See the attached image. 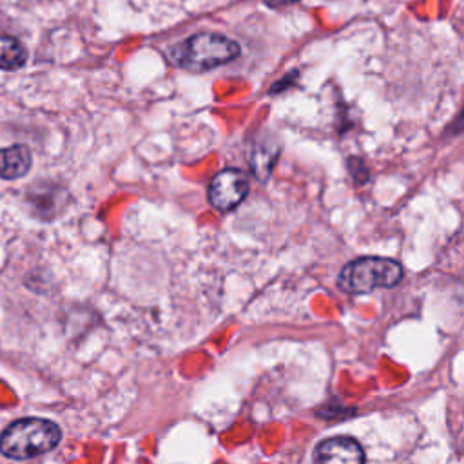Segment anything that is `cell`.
I'll use <instances>...</instances> for the list:
<instances>
[{"mask_svg":"<svg viewBox=\"0 0 464 464\" xmlns=\"http://www.w3.org/2000/svg\"><path fill=\"white\" fill-rule=\"evenodd\" d=\"M239 45L219 33H198L170 51V60L190 72H203L232 62Z\"/></svg>","mask_w":464,"mask_h":464,"instance_id":"2","label":"cell"},{"mask_svg":"<svg viewBox=\"0 0 464 464\" xmlns=\"http://www.w3.org/2000/svg\"><path fill=\"white\" fill-rule=\"evenodd\" d=\"M27 60V51L18 38L0 33V69L14 71L20 69Z\"/></svg>","mask_w":464,"mask_h":464,"instance_id":"8","label":"cell"},{"mask_svg":"<svg viewBox=\"0 0 464 464\" xmlns=\"http://www.w3.org/2000/svg\"><path fill=\"white\" fill-rule=\"evenodd\" d=\"M402 279V266L388 257H359L339 274L337 285L346 294H366L375 288L395 286Z\"/></svg>","mask_w":464,"mask_h":464,"instance_id":"3","label":"cell"},{"mask_svg":"<svg viewBox=\"0 0 464 464\" xmlns=\"http://www.w3.org/2000/svg\"><path fill=\"white\" fill-rule=\"evenodd\" d=\"M62 430L49 419L25 417L11 422L0 435V453L9 459H31L58 446Z\"/></svg>","mask_w":464,"mask_h":464,"instance_id":"1","label":"cell"},{"mask_svg":"<svg viewBox=\"0 0 464 464\" xmlns=\"http://www.w3.org/2000/svg\"><path fill=\"white\" fill-rule=\"evenodd\" d=\"M248 194V179L239 169L219 170L208 185V201L214 208L228 212Z\"/></svg>","mask_w":464,"mask_h":464,"instance_id":"4","label":"cell"},{"mask_svg":"<svg viewBox=\"0 0 464 464\" xmlns=\"http://www.w3.org/2000/svg\"><path fill=\"white\" fill-rule=\"evenodd\" d=\"M279 143L276 138L268 136H261L257 138L252 147H250V156H248V163H250V170L252 174L259 179V181H266L272 174V169L277 161L279 156Z\"/></svg>","mask_w":464,"mask_h":464,"instance_id":"6","label":"cell"},{"mask_svg":"<svg viewBox=\"0 0 464 464\" xmlns=\"http://www.w3.org/2000/svg\"><path fill=\"white\" fill-rule=\"evenodd\" d=\"M31 152L25 145H11L0 149V178L16 179L29 172Z\"/></svg>","mask_w":464,"mask_h":464,"instance_id":"7","label":"cell"},{"mask_svg":"<svg viewBox=\"0 0 464 464\" xmlns=\"http://www.w3.org/2000/svg\"><path fill=\"white\" fill-rule=\"evenodd\" d=\"M314 464H364V451L352 437H330L315 446Z\"/></svg>","mask_w":464,"mask_h":464,"instance_id":"5","label":"cell"},{"mask_svg":"<svg viewBox=\"0 0 464 464\" xmlns=\"http://www.w3.org/2000/svg\"><path fill=\"white\" fill-rule=\"evenodd\" d=\"M348 169H350V172H352V176L357 183H364L368 179V169L359 158H350Z\"/></svg>","mask_w":464,"mask_h":464,"instance_id":"10","label":"cell"},{"mask_svg":"<svg viewBox=\"0 0 464 464\" xmlns=\"http://www.w3.org/2000/svg\"><path fill=\"white\" fill-rule=\"evenodd\" d=\"M58 188L56 187H47V185H40V187H34L27 198L31 199L33 207L40 212L42 218H49V212L54 214L56 212V207L53 203H60V196H58Z\"/></svg>","mask_w":464,"mask_h":464,"instance_id":"9","label":"cell"}]
</instances>
